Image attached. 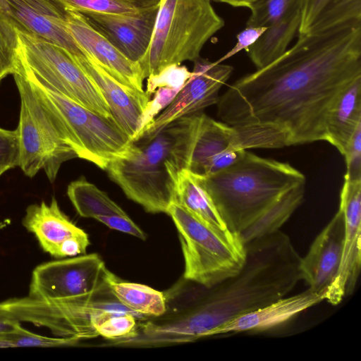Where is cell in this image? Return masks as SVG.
Returning <instances> with one entry per match:
<instances>
[{
    "label": "cell",
    "mask_w": 361,
    "mask_h": 361,
    "mask_svg": "<svg viewBox=\"0 0 361 361\" xmlns=\"http://www.w3.org/2000/svg\"><path fill=\"white\" fill-rule=\"evenodd\" d=\"M194 62L191 77L136 140L152 137L174 120L199 114L204 109L217 104L219 92L230 78L233 68L200 58Z\"/></svg>",
    "instance_id": "cell-12"
},
{
    "label": "cell",
    "mask_w": 361,
    "mask_h": 361,
    "mask_svg": "<svg viewBox=\"0 0 361 361\" xmlns=\"http://www.w3.org/2000/svg\"><path fill=\"white\" fill-rule=\"evenodd\" d=\"M166 214L178 231L185 279L209 288L241 269L245 246L237 233L216 232L176 202Z\"/></svg>",
    "instance_id": "cell-7"
},
{
    "label": "cell",
    "mask_w": 361,
    "mask_h": 361,
    "mask_svg": "<svg viewBox=\"0 0 361 361\" xmlns=\"http://www.w3.org/2000/svg\"><path fill=\"white\" fill-rule=\"evenodd\" d=\"M202 183L228 228L239 234L285 192L305 184V176L290 164L245 151L228 166Z\"/></svg>",
    "instance_id": "cell-4"
},
{
    "label": "cell",
    "mask_w": 361,
    "mask_h": 361,
    "mask_svg": "<svg viewBox=\"0 0 361 361\" xmlns=\"http://www.w3.org/2000/svg\"><path fill=\"white\" fill-rule=\"evenodd\" d=\"M224 25L211 0H160L151 42L139 62L144 78L185 61H195Z\"/></svg>",
    "instance_id": "cell-5"
},
{
    "label": "cell",
    "mask_w": 361,
    "mask_h": 361,
    "mask_svg": "<svg viewBox=\"0 0 361 361\" xmlns=\"http://www.w3.org/2000/svg\"><path fill=\"white\" fill-rule=\"evenodd\" d=\"M241 269L214 286L186 316L161 326L166 341L209 336L216 328L286 296L302 279L299 255L281 230L245 245Z\"/></svg>",
    "instance_id": "cell-2"
},
{
    "label": "cell",
    "mask_w": 361,
    "mask_h": 361,
    "mask_svg": "<svg viewBox=\"0 0 361 361\" xmlns=\"http://www.w3.org/2000/svg\"><path fill=\"white\" fill-rule=\"evenodd\" d=\"M73 56L101 92L117 124L133 141L143 128L144 115L151 95L145 90H135L121 84L85 54Z\"/></svg>",
    "instance_id": "cell-17"
},
{
    "label": "cell",
    "mask_w": 361,
    "mask_h": 361,
    "mask_svg": "<svg viewBox=\"0 0 361 361\" xmlns=\"http://www.w3.org/2000/svg\"><path fill=\"white\" fill-rule=\"evenodd\" d=\"M13 347H14V345L10 340L0 338V348Z\"/></svg>",
    "instance_id": "cell-43"
},
{
    "label": "cell",
    "mask_w": 361,
    "mask_h": 361,
    "mask_svg": "<svg viewBox=\"0 0 361 361\" xmlns=\"http://www.w3.org/2000/svg\"><path fill=\"white\" fill-rule=\"evenodd\" d=\"M298 35L361 26V0H301Z\"/></svg>",
    "instance_id": "cell-22"
},
{
    "label": "cell",
    "mask_w": 361,
    "mask_h": 361,
    "mask_svg": "<svg viewBox=\"0 0 361 361\" xmlns=\"http://www.w3.org/2000/svg\"><path fill=\"white\" fill-rule=\"evenodd\" d=\"M22 329L18 320L8 316L0 310V338H4Z\"/></svg>",
    "instance_id": "cell-40"
},
{
    "label": "cell",
    "mask_w": 361,
    "mask_h": 361,
    "mask_svg": "<svg viewBox=\"0 0 361 361\" xmlns=\"http://www.w3.org/2000/svg\"><path fill=\"white\" fill-rule=\"evenodd\" d=\"M325 298V293H318L308 288L300 293L286 295L241 314L216 328L209 336L271 329L324 301Z\"/></svg>",
    "instance_id": "cell-21"
},
{
    "label": "cell",
    "mask_w": 361,
    "mask_h": 361,
    "mask_svg": "<svg viewBox=\"0 0 361 361\" xmlns=\"http://www.w3.org/2000/svg\"><path fill=\"white\" fill-rule=\"evenodd\" d=\"M267 27H249L246 26L236 35V43L234 47L221 59L217 61L218 63L231 58L242 50H247L251 47L264 32Z\"/></svg>",
    "instance_id": "cell-39"
},
{
    "label": "cell",
    "mask_w": 361,
    "mask_h": 361,
    "mask_svg": "<svg viewBox=\"0 0 361 361\" xmlns=\"http://www.w3.org/2000/svg\"><path fill=\"white\" fill-rule=\"evenodd\" d=\"M358 78L361 26L298 35L279 58L230 85L217 116L252 127L265 148L325 141L330 109Z\"/></svg>",
    "instance_id": "cell-1"
},
{
    "label": "cell",
    "mask_w": 361,
    "mask_h": 361,
    "mask_svg": "<svg viewBox=\"0 0 361 361\" xmlns=\"http://www.w3.org/2000/svg\"><path fill=\"white\" fill-rule=\"evenodd\" d=\"M216 2L226 4L231 6L235 8H249L253 4L258 0H211Z\"/></svg>",
    "instance_id": "cell-41"
},
{
    "label": "cell",
    "mask_w": 361,
    "mask_h": 361,
    "mask_svg": "<svg viewBox=\"0 0 361 361\" xmlns=\"http://www.w3.org/2000/svg\"><path fill=\"white\" fill-rule=\"evenodd\" d=\"M16 71L22 73L36 88L77 157L106 170L113 160L128 151L133 141L114 118L88 109L44 86L19 68Z\"/></svg>",
    "instance_id": "cell-6"
},
{
    "label": "cell",
    "mask_w": 361,
    "mask_h": 361,
    "mask_svg": "<svg viewBox=\"0 0 361 361\" xmlns=\"http://www.w3.org/2000/svg\"><path fill=\"white\" fill-rule=\"evenodd\" d=\"M339 209L345 221L343 252L338 272L325 298L332 305H337L353 293L360 272L361 180L344 178Z\"/></svg>",
    "instance_id": "cell-13"
},
{
    "label": "cell",
    "mask_w": 361,
    "mask_h": 361,
    "mask_svg": "<svg viewBox=\"0 0 361 361\" xmlns=\"http://www.w3.org/2000/svg\"><path fill=\"white\" fill-rule=\"evenodd\" d=\"M67 27L80 50L121 84L138 91L144 76L139 63L125 56L81 13L68 11Z\"/></svg>",
    "instance_id": "cell-16"
},
{
    "label": "cell",
    "mask_w": 361,
    "mask_h": 361,
    "mask_svg": "<svg viewBox=\"0 0 361 361\" xmlns=\"http://www.w3.org/2000/svg\"><path fill=\"white\" fill-rule=\"evenodd\" d=\"M13 75L20 98L18 166L30 178L43 169L53 183L61 164L77 156L34 85L20 71Z\"/></svg>",
    "instance_id": "cell-10"
},
{
    "label": "cell",
    "mask_w": 361,
    "mask_h": 361,
    "mask_svg": "<svg viewBox=\"0 0 361 361\" xmlns=\"http://www.w3.org/2000/svg\"><path fill=\"white\" fill-rule=\"evenodd\" d=\"M305 195V184L285 192L275 203L239 234L246 243L274 233L288 220L302 203Z\"/></svg>",
    "instance_id": "cell-27"
},
{
    "label": "cell",
    "mask_w": 361,
    "mask_h": 361,
    "mask_svg": "<svg viewBox=\"0 0 361 361\" xmlns=\"http://www.w3.org/2000/svg\"><path fill=\"white\" fill-rule=\"evenodd\" d=\"M361 123V78L352 82L339 95L326 121L325 141L342 155L357 126Z\"/></svg>",
    "instance_id": "cell-23"
},
{
    "label": "cell",
    "mask_w": 361,
    "mask_h": 361,
    "mask_svg": "<svg viewBox=\"0 0 361 361\" xmlns=\"http://www.w3.org/2000/svg\"><path fill=\"white\" fill-rule=\"evenodd\" d=\"M107 271L97 254L47 262L34 269L28 297L50 300L90 294L107 284Z\"/></svg>",
    "instance_id": "cell-11"
},
{
    "label": "cell",
    "mask_w": 361,
    "mask_h": 361,
    "mask_svg": "<svg viewBox=\"0 0 361 361\" xmlns=\"http://www.w3.org/2000/svg\"><path fill=\"white\" fill-rule=\"evenodd\" d=\"M68 11L81 14H123L137 12L140 6L133 0H61Z\"/></svg>",
    "instance_id": "cell-30"
},
{
    "label": "cell",
    "mask_w": 361,
    "mask_h": 361,
    "mask_svg": "<svg viewBox=\"0 0 361 361\" xmlns=\"http://www.w3.org/2000/svg\"><path fill=\"white\" fill-rule=\"evenodd\" d=\"M301 2L288 11L281 18L267 26L246 51L257 69L271 63L288 49L300 23Z\"/></svg>",
    "instance_id": "cell-24"
},
{
    "label": "cell",
    "mask_w": 361,
    "mask_h": 361,
    "mask_svg": "<svg viewBox=\"0 0 361 361\" xmlns=\"http://www.w3.org/2000/svg\"><path fill=\"white\" fill-rule=\"evenodd\" d=\"M344 233V217L338 208L301 259V278L311 290L326 295L339 268Z\"/></svg>",
    "instance_id": "cell-20"
},
{
    "label": "cell",
    "mask_w": 361,
    "mask_h": 361,
    "mask_svg": "<svg viewBox=\"0 0 361 361\" xmlns=\"http://www.w3.org/2000/svg\"><path fill=\"white\" fill-rule=\"evenodd\" d=\"M5 338L10 340L14 347H58L73 345L78 342V340L71 338H54L37 335L23 328Z\"/></svg>",
    "instance_id": "cell-34"
},
{
    "label": "cell",
    "mask_w": 361,
    "mask_h": 361,
    "mask_svg": "<svg viewBox=\"0 0 361 361\" xmlns=\"http://www.w3.org/2000/svg\"><path fill=\"white\" fill-rule=\"evenodd\" d=\"M22 223L35 234L42 248L54 257L85 254L90 244L88 235L60 209L54 197L49 204L42 201L28 206Z\"/></svg>",
    "instance_id": "cell-15"
},
{
    "label": "cell",
    "mask_w": 361,
    "mask_h": 361,
    "mask_svg": "<svg viewBox=\"0 0 361 361\" xmlns=\"http://www.w3.org/2000/svg\"><path fill=\"white\" fill-rule=\"evenodd\" d=\"M68 12L61 0H0V13L17 29L72 54H83L68 30Z\"/></svg>",
    "instance_id": "cell-14"
},
{
    "label": "cell",
    "mask_w": 361,
    "mask_h": 361,
    "mask_svg": "<svg viewBox=\"0 0 361 361\" xmlns=\"http://www.w3.org/2000/svg\"><path fill=\"white\" fill-rule=\"evenodd\" d=\"M135 1L140 6H149L159 4L160 0H133Z\"/></svg>",
    "instance_id": "cell-42"
},
{
    "label": "cell",
    "mask_w": 361,
    "mask_h": 361,
    "mask_svg": "<svg viewBox=\"0 0 361 361\" xmlns=\"http://www.w3.org/2000/svg\"><path fill=\"white\" fill-rule=\"evenodd\" d=\"M176 202L216 232L222 235L233 233L219 213L200 177L186 169L178 176Z\"/></svg>",
    "instance_id": "cell-25"
},
{
    "label": "cell",
    "mask_w": 361,
    "mask_h": 361,
    "mask_svg": "<svg viewBox=\"0 0 361 361\" xmlns=\"http://www.w3.org/2000/svg\"><path fill=\"white\" fill-rule=\"evenodd\" d=\"M138 319L130 312L104 310L96 318L94 326L98 336L105 338H129L137 335Z\"/></svg>",
    "instance_id": "cell-29"
},
{
    "label": "cell",
    "mask_w": 361,
    "mask_h": 361,
    "mask_svg": "<svg viewBox=\"0 0 361 361\" xmlns=\"http://www.w3.org/2000/svg\"><path fill=\"white\" fill-rule=\"evenodd\" d=\"M16 68L88 109L114 118L107 102L65 48L17 29Z\"/></svg>",
    "instance_id": "cell-8"
},
{
    "label": "cell",
    "mask_w": 361,
    "mask_h": 361,
    "mask_svg": "<svg viewBox=\"0 0 361 361\" xmlns=\"http://www.w3.org/2000/svg\"><path fill=\"white\" fill-rule=\"evenodd\" d=\"M300 2L301 0H258L249 8L251 13L246 26L267 27Z\"/></svg>",
    "instance_id": "cell-32"
},
{
    "label": "cell",
    "mask_w": 361,
    "mask_h": 361,
    "mask_svg": "<svg viewBox=\"0 0 361 361\" xmlns=\"http://www.w3.org/2000/svg\"><path fill=\"white\" fill-rule=\"evenodd\" d=\"M200 114L171 122L154 135L133 141L108 166L110 178L126 195L150 213H167L176 202L179 173L188 169Z\"/></svg>",
    "instance_id": "cell-3"
},
{
    "label": "cell",
    "mask_w": 361,
    "mask_h": 361,
    "mask_svg": "<svg viewBox=\"0 0 361 361\" xmlns=\"http://www.w3.org/2000/svg\"><path fill=\"white\" fill-rule=\"evenodd\" d=\"M179 90V89L168 87H159L155 90L154 92V96L148 102L144 115L143 128L134 140H135L144 129L152 122L157 114L170 104Z\"/></svg>",
    "instance_id": "cell-37"
},
{
    "label": "cell",
    "mask_w": 361,
    "mask_h": 361,
    "mask_svg": "<svg viewBox=\"0 0 361 361\" xmlns=\"http://www.w3.org/2000/svg\"><path fill=\"white\" fill-rule=\"evenodd\" d=\"M97 220L111 229L133 235L141 240L146 239L145 233L127 214L124 215L101 216Z\"/></svg>",
    "instance_id": "cell-38"
},
{
    "label": "cell",
    "mask_w": 361,
    "mask_h": 361,
    "mask_svg": "<svg viewBox=\"0 0 361 361\" xmlns=\"http://www.w3.org/2000/svg\"><path fill=\"white\" fill-rule=\"evenodd\" d=\"M19 139L17 128L8 130L0 128V166L8 169L19 166Z\"/></svg>",
    "instance_id": "cell-36"
},
{
    "label": "cell",
    "mask_w": 361,
    "mask_h": 361,
    "mask_svg": "<svg viewBox=\"0 0 361 361\" xmlns=\"http://www.w3.org/2000/svg\"><path fill=\"white\" fill-rule=\"evenodd\" d=\"M158 8L159 4L133 13L82 15L125 56L139 63L151 42Z\"/></svg>",
    "instance_id": "cell-19"
},
{
    "label": "cell",
    "mask_w": 361,
    "mask_h": 361,
    "mask_svg": "<svg viewBox=\"0 0 361 361\" xmlns=\"http://www.w3.org/2000/svg\"><path fill=\"white\" fill-rule=\"evenodd\" d=\"M67 195L78 214L97 219L126 213L106 192L81 177L68 186Z\"/></svg>",
    "instance_id": "cell-28"
},
{
    "label": "cell",
    "mask_w": 361,
    "mask_h": 361,
    "mask_svg": "<svg viewBox=\"0 0 361 361\" xmlns=\"http://www.w3.org/2000/svg\"><path fill=\"white\" fill-rule=\"evenodd\" d=\"M245 151L240 148L234 126L201 113L187 169L195 175L205 177L232 164Z\"/></svg>",
    "instance_id": "cell-18"
},
{
    "label": "cell",
    "mask_w": 361,
    "mask_h": 361,
    "mask_svg": "<svg viewBox=\"0 0 361 361\" xmlns=\"http://www.w3.org/2000/svg\"><path fill=\"white\" fill-rule=\"evenodd\" d=\"M17 27L0 13V80L16 71Z\"/></svg>",
    "instance_id": "cell-31"
},
{
    "label": "cell",
    "mask_w": 361,
    "mask_h": 361,
    "mask_svg": "<svg viewBox=\"0 0 361 361\" xmlns=\"http://www.w3.org/2000/svg\"><path fill=\"white\" fill-rule=\"evenodd\" d=\"M7 170H8V168L6 167H4V166H0V176L4 173L6 172Z\"/></svg>",
    "instance_id": "cell-44"
},
{
    "label": "cell",
    "mask_w": 361,
    "mask_h": 361,
    "mask_svg": "<svg viewBox=\"0 0 361 361\" xmlns=\"http://www.w3.org/2000/svg\"><path fill=\"white\" fill-rule=\"evenodd\" d=\"M346 163L344 178L350 180H361V123L350 139L343 154Z\"/></svg>",
    "instance_id": "cell-35"
},
{
    "label": "cell",
    "mask_w": 361,
    "mask_h": 361,
    "mask_svg": "<svg viewBox=\"0 0 361 361\" xmlns=\"http://www.w3.org/2000/svg\"><path fill=\"white\" fill-rule=\"evenodd\" d=\"M0 310L19 322L42 326L55 336L78 341L98 336L94 323L104 310L130 312L142 318L124 307L107 284L92 293L65 299L12 298L1 302Z\"/></svg>",
    "instance_id": "cell-9"
},
{
    "label": "cell",
    "mask_w": 361,
    "mask_h": 361,
    "mask_svg": "<svg viewBox=\"0 0 361 361\" xmlns=\"http://www.w3.org/2000/svg\"><path fill=\"white\" fill-rule=\"evenodd\" d=\"M106 281L114 297L140 317H159L165 313L166 298L161 292L145 285L121 281L109 270Z\"/></svg>",
    "instance_id": "cell-26"
},
{
    "label": "cell",
    "mask_w": 361,
    "mask_h": 361,
    "mask_svg": "<svg viewBox=\"0 0 361 361\" xmlns=\"http://www.w3.org/2000/svg\"><path fill=\"white\" fill-rule=\"evenodd\" d=\"M191 75L192 72L185 66H180V65L169 66L157 75L147 78L145 92L152 95L159 87L180 90Z\"/></svg>",
    "instance_id": "cell-33"
}]
</instances>
